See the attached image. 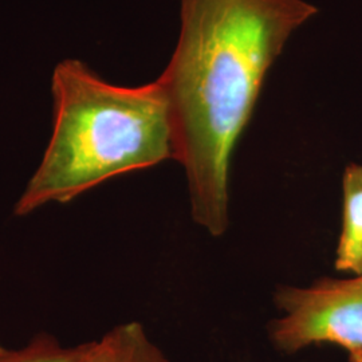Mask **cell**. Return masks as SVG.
<instances>
[{
	"label": "cell",
	"mask_w": 362,
	"mask_h": 362,
	"mask_svg": "<svg viewBox=\"0 0 362 362\" xmlns=\"http://www.w3.org/2000/svg\"><path fill=\"white\" fill-rule=\"evenodd\" d=\"M276 305L284 317L272 325V338L279 349L296 353L332 344L346 350L350 362H362V275L285 287Z\"/></svg>",
	"instance_id": "cell-3"
},
{
	"label": "cell",
	"mask_w": 362,
	"mask_h": 362,
	"mask_svg": "<svg viewBox=\"0 0 362 362\" xmlns=\"http://www.w3.org/2000/svg\"><path fill=\"white\" fill-rule=\"evenodd\" d=\"M342 231L337 248L339 272L362 275V165L350 164L344 175Z\"/></svg>",
	"instance_id": "cell-4"
},
{
	"label": "cell",
	"mask_w": 362,
	"mask_h": 362,
	"mask_svg": "<svg viewBox=\"0 0 362 362\" xmlns=\"http://www.w3.org/2000/svg\"><path fill=\"white\" fill-rule=\"evenodd\" d=\"M90 348L91 342L64 346L55 337L40 333L21 349L0 353V362H88Z\"/></svg>",
	"instance_id": "cell-6"
},
{
	"label": "cell",
	"mask_w": 362,
	"mask_h": 362,
	"mask_svg": "<svg viewBox=\"0 0 362 362\" xmlns=\"http://www.w3.org/2000/svg\"><path fill=\"white\" fill-rule=\"evenodd\" d=\"M4 350H6V348H4V346H3V345H1V344H0V353H3V351H4Z\"/></svg>",
	"instance_id": "cell-7"
},
{
	"label": "cell",
	"mask_w": 362,
	"mask_h": 362,
	"mask_svg": "<svg viewBox=\"0 0 362 362\" xmlns=\"http://www.w3.org/2000/svg\"><path fill=\"white\" fill-rule=\"evenodd\" d=\"M88 362H169L139 322L118 325L101 339L91 341Z\"/></svg>",
	"instance_id": "cell-5"
},
{
	"label": "cell",
	"mask_w": 362,
	"mask_h": 362,
	"mask_svg": "<svg viewBox=\"0 0 362 362\" xmlns=\"http://www.w3.org/2000/svg\"><path fill=\"white\" fill-rule=\"evenodd\" d=\"M317 13L303 0H181L177 47L158 78L192 216L214 236L228 226V175L264 77L290 35Z\"/></svg>",
	"instance_id": "cell-1"
},
{
	"label": "cell",
	"mask_w": 362,
	"mask_h": 362,
	"mask_svg": "<svg viewBox=\"0 0 362 362\" xmlns=\"http://www.w3.org/2000/svg\"><path fill=\"white\" fill-rule=\"evenodd\" d=\"M54 127L38 168L13 206L27 216L104 181L173 158L168 97L158 79L116 86L76 59L52 74Z\"/></svg>",
	"instance_id": "cell-2"
}]
</instances>
